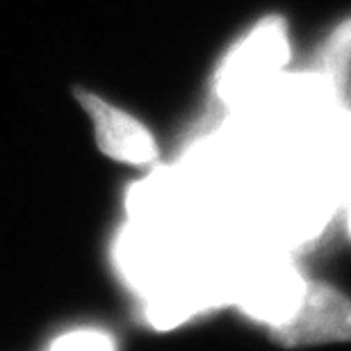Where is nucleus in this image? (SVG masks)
Instances as JSON below:
<instances>
[{"label": "nucleus", "instance_id": "1", "mask_svg": "<svg viewBox=\"0 0 351 351\" xmlns=\"http://www.w3.org/2000/svg\"><path fill=\"white\" fill-rule=\"evenodd\" d=\"M290 62V37L283 16H265L226 53L215 73V96L240 112L276 80Z\"/></svg>", "mask_w": 351, "mask_h": 351}, {"label": "nucleus", "instance_id": "2", "mask_svg": "<svg viewBox=\"0 0 351 351\" xmlns=\"http://www.w3.org/2000/svg\"><path fill=\"white\" fill-rule=\"evenodd\" d=\"M308 280L290 261L280 258L276 249L256 247L247 256L237 283L235 306L247 317L271 328L287 324L306 297Z\"/></svg>", "mask_w": 351, "mask_h": 351}, {"label": "nucleus", "instance_id": "3", "mask_svg": "<svg viewBox=\"0 0 351 351\" xmlns=\"http://www.w3.org/2000/svg\"><path fill=\"white\" fill-rule=\"evenodd\" d=\"M73 96L91 119L96 146L103 156L130 167H153L158 162V142L139 119L85 87H73Z\"/></svg>", "mask_w": 351, "mask_h": 351}, {"label": "nucleus", "instance_id": "4", "mask_svg": "<svg viewBox=\"0 0 351 351\" xmlns=\"http://www.w3.org/2000/svg\"><path fill=\"white\" fill-rule=\"evenodd\" d=\"M271 338L283 347L351 340V301L331 285L308 280L297 315L287 324L271 328Z\"/></svg>", "mask_w": 351, "mask_h": 351}, {"label": "nucleus", "instance_id": "5", "mask_svg": "<svg viewBox=\"0 0 351 351\" xmlns=\"http://www.w3.org/2000/svg\"><path fill=\"white\" fill-rule=\"evenodd\" d=\"M319 71L326 75L340 101H345V91L351 73V19L342 21L331 37L326 39L319 53Z\"/></svg>", "mask_w": 351, "mask_h": 351}, {"label": "nucleus", "instance_id": "6", "mask_svg": "<svg viewBox=\"0 0 351 351\" xmlns=\"http://www.w3.org/2000/svg\"><path fill=\"white\" fill-rule=\"evenodd\" d=\"M117 342L105 331L98 328H75L58 340L51 342V349H69V351H82V349H114Z\"/></svg>", "mask_w": 351, "mask_h": 351}, {"label": "nucleus", "instance_id": "7", "mask_svg": "<svg viewBox=\"0 0 351 351\" xmlns=\"http://www.w3.org/2000/svg\"><path fill=\"white\" fill-rule=\"evenodd\" d=\"M347 230H349V235H351V196L347 199Z\"/></svg>", "mask_w": 351, "mask_h": 351}]
</instances>
